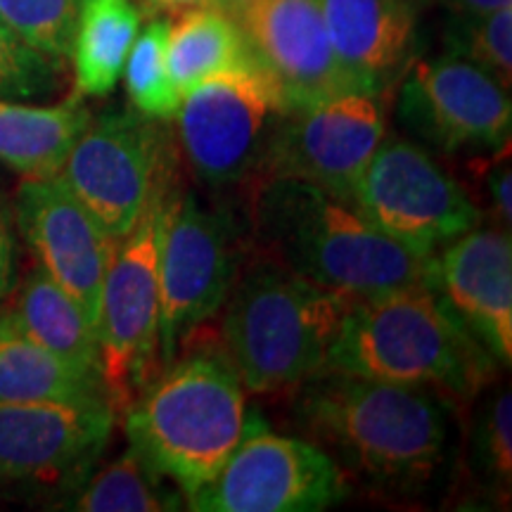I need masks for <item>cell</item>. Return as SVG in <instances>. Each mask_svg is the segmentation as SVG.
Instances as JSON below:
<instances>
[{"instance_id": "27", "label": "cell", "mask_w": 512, "mask_h": 512, "mask_svg": "<svg viewBox=\"0 0 512 512\" xmlns=\"http://www.w3.org/2000/svg\"><path fill=\"white\" fill-rule=\"evenodd\" d=\"M448 55L472 62L510 91L512 86V5L484 15H451L444 22Z\"/></svg>"}, {"instance_id": "23", "label": "cell", "mask_w": 512, "mask_h": 512, "mask_svg": "<svg viewBox=\"0 0 512 512\" xmlns=\"http://www.w3.org/2000/svg\"><path fill=\"white\" fill-rule=\"evenodd\" d=\"M166 60L176 91L190 93L211 76L254 62L238 19L221 8H195L169 22Z\"/></svg>"}, {"instance_id": "16", "label": "cell", "mask_w": 512, "mask_h": 512, "mask_svg": "<svg viewBox=\"0 0 512 512\" xmlns=\"http://www.w3.org/2000/svg\"><path fill=\"white\" fill-rule=\"evenodd\" d=\"M233 17L290 110L358 91L332 50L318 0H249Z\"/></svg>"}, {"instance_id": "26", "label": "cell", "mask_w": 512, "mask_h": 512, "mask_svg": "<svg viewBox=\"0 0 512 512\" xmlns=\"http://www.w3.org/2000/svg\"><path fill=\"white\" fill-rule=\"evenodd\" d=\"M470 470L496 501H510L512 489V394L508 387L477 408L470 434Z\"/></svg>"}, {"instance_id": "15", "label": "cell", "mask_w": 512, "mask_h": 512, "mask_svg": "<svg viewBox=\"0 0 512 512\" xmlns=\"http://www.w3.org/2000/svg\"><path fill=\"white\" fill-rule=\"evenodd\" d=\"M15 223L36 264L86 311L98 332L100 292L117 247L72 190L53 178H24L15 197Z\"/></svg>"}, {"instance_id": "3", "label": "cell", "mask_w": 512, "mask_h": 512, "mask_svg": "<svg viewBox=\"0 0 512 512\" xmlns=\"http://www.w3.org/2000/svg\"><path fill=\"white\" fill-rule=\"evenodd\" d=\"M328 370L432 389L463 406L496 380L501 366L432 285H418L351 304Z\"/></svg>"}, {"instance_id": "29", "label": "cell", "mask_w": 512, "mask_h": 512, "mask_svg": "<svg viewBox=\"0 0 512 512\" xmlns=\"http://www.w3.org/2000/svg\"><path fill=\"white\" fill-rule=\"evenodd\" d=\"M62 67V62L29 46L8 24L0 22V98H48L60 86Z\"/></svg>"}, {"instance_id": "8", "label": "cell", "mask_w": 512, "mask_h": 512, "mask_svg": "<svg viewBox=\"0 0 512 512\" xmlns=\"http://www.w3.org/2000/svg\"><path fill=\"white\" fill-rule=\"evenodd\" d=\"M287 110L280 88L254 60L183 95L174 117L176 145L209 188L252 185Z\"/></svg>"}, {"instance_id": "34", "label": "cell", "mask_w": 512, "mask_h": 512, "mask_svg": "<svg viewBox=\"0 0 512 512\" xmlns=\"http://www.w3.org/2000/svg\"><path fill=\"white\" fill-rule=\"evenodd\" d=\"M245 3H249V0H228V5H230V15H233L235 10H240L242 5H245Z\"/></svg>"}, {"instance_id": "6", "label": "cell", "mask_w": 512, "mask_h": 512, "mask_svg": "<svg viewBox=\"0 0 512 512\" xmlns=\"http://www.w3.org/2000/svg\"><path fill=\"white\" fill-rule=\"evenodd\" d=\"M245 238L228 209L171 190L159 235V370L223 309L245 264Z\"/></svg>"}, {"instance_id": "22", "label": "cell", "mask_w": 512, "mask_h": 512, "mask_svg": "<svg viewBox=\"0 0 512 512\" xmlns=\"http://www.w3.org/2000/svg\"><path fill=\"white\" fill-rule=\"evenodd\" d=\"M107 401L98 380L83 375L53 351L0 316V403Z\"/></svg>"}, {"instance_id": "7", "label": "cell", "mask_w": 512, "mask_h": 512, "mask_svg": "<svg viewBox=\"0 0 512 512\" xmlns=\"http://www.w3.org/2000/svg\"><path fill=\"white\" fill-rule=\"evenodd\" d=\"M176 162L169 126L128 107L91 117L57 176L100 228L121 240L152 197L176 183Z\"/></svg>"}, {"instance_id": "14", "label": "cell", "mask_w": 512, "mask_h": 512, "mask_svg": "<svg viewBox=\"0 0 512 512\" xmlns=\"http://www.w3.org/2000/svg\"><path fill=\"white\" fill-rule=\"evenodd\" d=\"M112 406L76 403H0V489L74 486L110 444Z\"/></svg>"}, {"instance_id": "21", "label": "cell", "mask_w": 512, "mask_h": 512, "mask_svg": "<svg viewBox=\"0 0 512 512\" xmlns=\"http://www.w3.org/2000/svg\"><path fill=\"white\" fill-rule=\"evenodd\" d=\"M140 22L133 0H83L69 53L76 98H105L117 88Z\"/></svg>"}, {"instance_id": "17", "label": "cell", "mask_w": 512, "mask_h": 512, "mask_svg": "<svg viewBox=\"0 0 512 512\" xmlns=\"http://www.w3.org/2000/svg\"><path fill=\"white\" fill-rule=\"evenodd\" d=\"M434 290L501 368L512 363L510 230L477 226L434 254Z\"/></svg>"}, {"instance_id": "9", "label": "cell", "mask_w": 512, "mask_h": 512, "mask_svg": "<svg viewBox=\"0 0 512 512\" xmlns=\"http://www.w3.org/2000/svg\"><path fill=\"white\" fill-rule=\"evenodd\" d=\"M159 190L136 228L117 240L100 292V377L114 415L145 392L159 373V235L171 190Z\"/></svg>"}, {"instance_id": "31", "label": "cell", "mask_w": 512, "mask_h": 512, "mask_svg": "<svg viewBox=\"0 0 512 512\" xmlns=\"http://www.w3.org/2000/svg\"><path fill=\"white\" fill-rule=\"evenodd\" d=\"M512 176H510V162L505 157L503 164H496L486 174V197H489L491 209L498 216V223L510 230L512 223Z\"/></svg>"}, {"instance_id": "32", "label": "cell", "mask_w": 512, "mask_h": 512, "mask_svg": "<svg viewBox=\"0 0 512 512\" xmlns=\"http://www.w3.org/2000/svg\"><path fill=\"white\" fill-rule=\"evenodd\" d=\"M133 3L152 12H178V15L195 8H221L230 12L228 0H133Z\"/></svg>"}, {"instance_id": "25", "label": "cell", "mask_w": 512, "mask_h": 512, "mask_svg": "<svg viewBox=\"0 0 512 512\" xmlns=\"http://www.w3.org/2000/svg\"><path fill=\"white\" fill-rule=\"evenodd\" d=\"M166 38L169 19H152L143 31H138L124 67L126 93L133 110L162 121L174 119L183 100L169 74Z\"/></svg>"}, {"instance_id": "5", "label": "cell", "mask_w": 512, "mask_h": 512, "mask_svg": "<svg viewBox=\"0 0 512 512\" xmlns=\"http://www.w3.org/2000/svg\"><path fill=\"white\" fill-rule=\"evenodd\" d=\"M351 304L268 256L242 266L221 309V347L245 392L290 394L325 373Z\"/></svg>"}, {"instance_id": "2", "label": "cell", "mask_w": 512, "mask_h": 512, "mask_svg": "<svg viewBox=\"0 0 512 512\" xmlns=\"http://www.w3.org/2000/svg\"><path fill=\"white\" fill-rule=\"evenodd\" d=\"M252 238L261 256L351 302L434 283V256L392 240L351 197L313 183H254Z\"/></svg>"}, {"instance_id": "33", "label": "cell", "mask_w": 512, "mask_h": 512, "mask_svg": "<svg viewBox=\"0 0 512 512\" xmlns=\"http://www.w3.org/2000/svg\"><path fill=\"white\" fill-rule=\"evenodd\" d=\"M425 3H437L451 15H484V12L510 8L512 0H425Z\"/></svg>"}, {"instance_id": "11", "label": "cell", "mask_w": 512, "mask_h": 512, "mask_svg": "<svg viewBox=\"0 0 512 512\" xmlns=\"http://www.w3.org/2000/svg\"><path fill=\"white\" fill-rule=\"evenodd\" d=\"M349 494V479L323 448L304 437L266 430L247 415V430L221 472L185 498L200 512H318Z\"/></svg>"}, {"instance_id": "13", "label": "cell", "mask_w": 512, "mask_h": 512, "mask_svg": "<svg viewBox=\"0 0 512 512\" xmlns=\"http://www.w3.org/2000/svg\"><path fill=\"white\" fill-rule=\"evenodd\" d=\"M384 136L382 95L347 91L292 107L280 121L254 183L292 178L351 197Z\"/></svg>"}, {"instance_id": "10", "label": "cell", "mask_w": 512, "mask_h": 512, "mask_svg": "<svg viewBox=\"0 0 512 512\" xmlns=\"http://www.w3.org/2000/svg\"><path fill=\"white\" fill-rule=\"evenodd\" d=\"M351 200L384 235L434 256L448 242L482 226V209L427 147L384 136Z\"/></svg>"}, {"instance_id": "30", "label": "cell", "mask_w": 512, "mask_h": 512, "mask_svg": "<svg viewBox=\"0 0 512 512\" xmlns=\"http://www.w3.org/2000/svg\"><path fill=\"white\" fill-rule=\"evenodd\" d=\"M17 273V223L12 204L0 195V304L5 302Z\"/></svg>"}, {"instance_id": "28", "label": "cell", "mask_w": 512, "mask_h": 512, "mask_svg": "<svg viewBox=\"0 0 512 512\" xmlns=\"http://www.w3.org/2000/svg\"><path fill=\"white\" fill-rule=\"evenodd\" d=\"M83 0H0V22L29 46L67 62Z\"/></svg>"}, {"instance_id": "24", "label": "cell", "mask_w": 512, "mask_h": 512, "mask_svg": "<svg viewBox=\"0 0 512 512\" xmlns=\"http://www.w3.org/2000/svg\"><path fill=\"white\" fill-rule=\"evenodd\" d=\"M79 512H174L185 508V494L157 472L136 448L83 479V486L62 505Z\"/></svg>"}, {"instance_id": "12", "label": "cell", "mask_w": 512, "mask_h": 512, "mask_svg": "<svg viewBox=\"0 0 512 512\" xmlns=\"http://www.w3.org/2000/svg\"><path fill=\"white\" fill-rule=\"evenodd\" d=\"M396 121L439 155L510 147V91L456 55L411 62L401 76Z\"/></svg>"}, {"instance_id": "20", "label": "cell", "mask_w": 512, "mask_h": 512, "mask_svg": "<svg viewBox=\"0 0 512 512\" xmlns=\"http://www.w3.org/2000/svg\"><path fill=\"white\" fill-rule=\"evenodd\" d=\"M91 117L76 95L50 107L0 98V162L22 178H53Z\"/></svg>"}, {"instance_id": "1", "label": "cell", "mask_w": 512, "mask_h": 512, "mask_svg": "<svg viewBox=\"0 0 512 512\" xmlns=\"http://www.w3.org/2000/svg\"><path fill=\"white\" fill-rule=\"evenodd\" d=\"M290 415L349 482L380 494H418L444 465L446 399L432 389L325 370L292 389Z\"/></svg>"}, {"instance_id": "4", "label": "cell", "mask_w": 512, "mask_h": 512, "mask_svg": "<svg viewBox=\"0 0 512 512\" xmlns=\"http://www.w3.org/2000/svg\"><path fill=\"white\" fill-rule=\"evenodd\" d=\"M247 415L245 387L226 349L195 335L121 418L131 448L188 498L219 475Z\"/></svg>"}, {"instance_id": "19", "label": "cell", "mask_w": 512, "mask_h": 512, "mask_svg": "<svg viewBox=\"0 0 512 512\" xmlns=\"http://www.w3.org/2000/svg\"><path fill=\"white\" fill-rule=\"evenodd\" d=\"M5 316L43 349L102 384L98 332L79 302L41 266L27 273Z\"/></svg>"}, {"instance_id": "18", "label": "cell", "mask_w": 512, "mask_h": 512, "mask_svg": "<svg viewBox=\"0 0 512 512\" xmlns=\"http://www.w3.org/2000/svg\"><path fill=\"white\" fill-rule=\"evenodd\" d=\"M344 74L358 91L384 95L411 67L425 0H318Z\"/></svg>"}]
</instances>
